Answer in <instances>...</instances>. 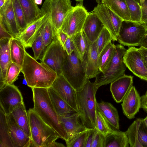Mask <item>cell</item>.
I'll return each mask as SVG.
<instances>
[{"instance_id": "obj_30", "label": "cell", "mask_w": 147, "mask_h": 147, "mask_svg": "<svg viewBox=\"0 0 147 147\" xmlns=\"http://www.w3.org/2000/svg\"><path fill=\"white\" fill-rule=\"evenodd\" d=\"M70 37L74 46V51L79 59L82 61L84 55L90 44L88 42L83 31Z\"/></svg>"}, {"instance_id": "obj_59", "label": "cell", "mask_w": 147, "mask_h": 147, "mask_svg": "<svg viewBox=\"0 0 147 147\" xmlns=\"http://www.w3.org/2000/svg\"><path fill=\"white\" fill-rule=\"evenodd\" d=\"M75 0L77 1L81 2V1H82L83 0Z\"/></svg>"}, {"instance_id": "obj_53", "label": "cell", "mask_w": 147, "mask_h": 147, "mask_svg": "<svg viewBox=\"0 0 147 147\" xmlns=\"http://www.w3.org/2000/svg\"><path fill=\"white\" fill-rule=\"evenodd\" d=\"M65 147L63 144L62 143L57 142L55 141L53 144L51 146V147Z\"/></svg>"}, {"instance_id": "obj_11", "label": "cell", "mask_w": 147, "mask_h": 147, "mask_svg": "<svg viewBox=\"0 0 147 147\" xmlns=\"http://www.w3.org/2000/svg\"><path fill=\"white\" fill-rule=\"evenodd\" d=\"M24 103L21 92L13 84L5 85L0 89V107L6 115Z\"/></svg>"}, {"instance_id": "obj_31", "label": "cell", "mask_w": 147, "mask_h": 147, "mask_svg": "<svg viewBox=\"0 0 147 147\" xmlns=\"http://www.w3.org/2000/svg\"><path fill=\"white\" fill-rule=\"evenodd\" d=\"M18 125L31 138V133L28 113L24 103L11 113Z\"/></svg>"}, {"instance_id": "obj_27", "label": "cell", "mask_w": 147, "mask_h": 147, "mask_svg": "<svg viewBox=\"0 0 147 147\" xmlns=\"http://www.w3.org/2000/svg\"><path fill=\"white\" fill-rule=\"evenodd\" d=\"M129 145L125 132L114 130L105 136L104 147H128Z\"/></svg>"}, {"instance_id": "obj_19", "label": "cell", "mask_w": 147, "mask_h": 147, "mask_svg": "<svg viewBox=\"0 0 147 147\" xmlns=\"http://www.w3.org/2000/svg\"><path fill=\"white\" fill-rule=\"evenodd\" d=\"M104 26L94 12L89 13L84 24L82 31L89 43L95 42Z\"/></svg>"}, {"instance_id": "obj_28", "label": "cell", "mask_w": 147, "mask_h": 147, "mask_svg": "<svg viewBox=\"0 0 147 147\" xmlns=\"http://www.w3.org/2000/svg\"><path fill=\"white\" fill-rule=\"evenodd\" d=\"M101 2L124 21H131L125 0H102Z\"/></svg>"}, {"instance_id": "obj_7", "label": "cell", "mask_w": 147, "mask_h": 147, "mask_svg": "<svg viewBox=\"0 0 147 147\" xmlns=\"http://www.w3.org/2000/svg\"><path fill=\"white\" fill-rule=\"evenodd\" d=\"M70 0H45L40 9L55 28L60 29L65 18L74 8Z\"/></svg>"}, {"instance_id": "obj_24", "label": "cell", "mask_w": 147, "mask_h": 147, "mask_svg": "<svg viewBox=\"0 0 147 147\" xmlns=\"http://www.w3.org/2000/svg\"><path fill=\"white\" fill-rule=\"evenodd\" d=\"M86 62V76L89 79L95 78L99 71L98 67L99 55L95 42L90 44L85 54Z\"/></svg>"}, {"instance_id": "obj_56", "label": "cell", "mask_w": 147, "mask_h": 147, "mask_svg": "<svg viewBox=\"0 0 147 147\" xmlns=\"http://www.w3.org/2000/svg\"><path fill=\"white\" fill-rule=\"evenodd\" d=\"M140 5L142 7L144 4L145 0H139Z\"/></svg>"}, {"instance_id": "obj_47", "label": "cell", "mask_w": 147, "mask_h": 147, "mask_svg": "<svg viewBox=\"0 0 147 147\" xmlns=\"http://www.w3.org/2000/svg\"><path fill=\"white\" fill-rule=\"evenodd\" d=\"M57 32L58 39L63 48L64 44L68 36L60 29L57 30Z\"/></svg>"}, {"instance_id": "obj_1", "label": "cell", "mask_w": 147, "mask_h": 147, "mask_svg": "<svg viewBox=\"0 0 147 147\" xmlns=\"http://www.w3.org/2000/svg\"><path fill=\"white\" fill-rule=\"evenodd\" d=\"M34 107L35 112L47 125L59 134L60 138L65 141L69 137L61 122L50 99L48 88H32Z\"/></svg>"}, {"instance_id": "obj_32", "label": "cell", "mask_w": 147, "mask_h": 147, "mask_svg": "<svg viewBox=\"0 0 147 147\" xmlns=\"http://www.w3.org/2000/svg\"><path fill=\"white\" fill-rule=\"evenodd\" d=\"M57 30L47 18L44 22L40 34L47 47L54 41L58 40Z\"/></svg>"}, {"instance_id": "obj_29", "label": "cell", "mask_w": 147, "mask_h": 147, "mask_svg": "<svg viewBox=\"0 0 147 147\" xmlns=\"http://www.w3.org/2000/svg\"><path fill=\"white\" fill-rule=\"evenodd\" d=\"M25 47L21 41L15 37L11 39L10 52L12 62L22 67L26 52Z\"/></svg>"}, {"instance_id": "obj_38", "label": "cell", "mask_w": 147, "mask_h": 147, "mask_svg": "<svg viewBox=\"0 0 147 147\" xmlns=\"http://www.w3.org/2000/svg\"><path fill=\"white\" fill-rule=\"evenodd\" d=\"M113 40V39L111 33L104 27L95 42L98 55L105 47Z\"/></svg>"}, {"instance_id": "obj_44", "label": "cell", "mask_w": 147, "mask_h": 147, "mask_svg": "<svg viewBox=\"0 0 147 147\" xmlns=\"http://www.w3.org/2000/svg\"><path fill=\"white\" fill-rule=\"evenodd\" d=\"M105 136L97 130L94 136L91 147H104Z\"/></svg>"}, {"instance_id": "obj_3", "label": "cell", "mask_w": 147, "mask_h": 147, "mask_svg": "<svg viewBox=\"0 0 147 147\" xmlns=\"http://www.w3.org/2000/svg\"><path fill=\"white\" fill-rule=\"evenodd\" d=\"M98 89L94 83L91 82L89 80L81 90L77 91L80 118L82 123L89 129H96V94Z\"/></svg>"}, {"instance_id": "obj_51", "label": "cell", "mask_w": 147, "mask_h": 147, "mask_svg": "<svg viewBox=\"0 0 147 147\" xmlns=\"http://www.w3.org/2000/svg\"><path fill=\"white\" fill-rule=\"evenodd\" d=\"M142 22L145 23L147 22V5H145L142 7Z\"/></svg>"}, {"instance_id": "obj_48", "label": "cell", "mask_w": 147, "mask_h": 147, "mask_svg": "<svg viewBox=\"0 0 147 147\" xmlns=\"http://www.w3.org/2000/svg\"><path fill=\"white\" fill-rule=\"evenodd\" d=\"M0 40L6 38H11L14 37L7 32L1 25H0Z\"/></svg>"}, {"instance_id": "obj_14", "label": "cell", "mask_w": 147, "mask_h": 147, "mask_svg": "<svg viewBox=\"0 0 147 147\" xmlns=\"http://www.w3.org/2000/svg\"><path fill=\"white\" fill-rule=\"evenodd\" d=\"M51 87L61 98L78 113L77 91L62 74L57 76Z\"/></svg>"}, {"instance_id": "obj_45", "label": "cell", "mask_w": 147, "mask_h": 147, "mask_svg": "<svg viewBox=\"0 0 147 147\" xmlns=\"http://www.w3.org/2000/svg\"><path fill=\"white\" fill-rule=\"evenodd\" d=\"M96 129H90L86 139L84 147H91L94 135L97 131Z\"/></svg>"}, {"instance_id": "obj_26", "label": "cell", "mask_w": 147, "mask_h": 147, "mask_svg": "<svg viewBox=\"0 0 147 147\" xmlns=\"http://www.w3.org/2000/svg\"><path fill=\"white\" fill-rule=\"evenodd\" d=\"M49 96L53 105L59 116H62L76 112L64 100L61 98L51 87L48 88Z\"/></svg>"}, {"instance_id": "obj_22", "label": "cell", "mask_w": 147, "mask_h": 147, "mask_svg": "<svg viewBox=\"0 0 147 147\" xmlns=\"http://www.w3.org/2000/svg\"><path fill=\"white\" fill-rule=\"evenodd\" d=\"M59 116L60 121L66 131L69 138L77 134L89 129L80 122L79 115L78 113Z\"/></svg>"}, {"instance_id": "obj_55", "label": "cell", "mask_w": 147, "mask_h": 147, "mask_svg": "<svg viewBox=\"0 0 147 147\" xmlns=\"http://www.w3.org/2000/svg\"><path fill=\"white\" fill-rule=\"evenodd\" d=\"M7 0H0V8L5 4Z\"/></svg>"}, {"instance_id": "obj_50", "label": "cell", "mask_w": 147, "mask_h": 147, "mask_svg": "<svg viewBox=\"0 0 147 147\" xmlns=\"http://www.w3.org/2000/svg\"><path fill=\"white\" fill-rule=\"evenodd\" d=\"M141 97V108L147 113V90L145 94Z\"/></svg>"}, {"instance_id": "obj_33", "label": "cell", "mask_w": 147, "mask_h": 147, "mask_svg": "<svg viewBox=\"0 0 147 147\" xmlns=\"http://www.w3.org/2000/svg\"><path fill=\"white\" fill-rule=\"evenodd\" d=\"M116 45L110 42L103 49L98 57L99 71L104 72L108 68L112 59L115 50Z\"/></svg>"}, {"instance_id": "obj_13", "label": "cell", "mask_w": 147, "mask_h": 147, "mask_svg": "<svg viewBox=\"0 0 147 147\" xmlns=\"http://www.w3.org/2000/svg\"><path fill=\"white\" fill-rule=\"evenodd\" d=\"M123 61L126 67L134 75L147 81V69L138 48L129 47L123 55Z\"/></svg>"}, {"instance_id": "obj_36", "label": "cell", "mask_w": 147, "mask_h": 147, "mask_svg": "<svg viewBox=\"0 0 147 147\" xmlns=\"http://www.w3.org/2000/svg\"><path fill=\"white\" fill-rule=\"evenodd\" d=\"M131 21L142 22V7L139 0H125Z\"/></svg>"}, {"instance_id": "obj_42", "label": "cell", "mask_w": 147, "mask_h": 147, "mask_svg": "<svg viewBox=\"0 0 147 147\" xmlns=\"http://www.w3.org/2000/svg\"><path fill=\"white\" fill-rule=\"evenodd\" d=\"M22 69L21 67L12 62L7 69L5 85L13 84L14 82L18 79Z\"/></svg>"}, {"instance_id": "obj_4", "label": "cell", "mask_w": 147, "mask_h": 147, "mask_svg": "<svg viewBox=\"0 0 147 147\" xmlns=\"http://www.w3.org/2000/svg\"><path fill=\"white\" fill-rule=\"evenodd\" d=\"M31 133V146L51 147L60 138L58 134L46 123L33 109L28 111Z\"/></svg>"}, {"instance_id": "obj_46", "label": "cell", "mask_w": 147, "mask_h": 147, "mask_svg": "<svg viewBox=\"0 0 147 147\" xmlns=\"http://www.w3.org/2000/svg\"><path fill=\"white\" fill-rule=\"evenodd\" d=\"M63 48L68 55H71L74 51V47L70 36L67 38L64 44Z\"/></svg>"}, {"instance_id": "obj_18", "label": "cell", "mask_w": 147, "mask_h": 147, "mask_svg": "<svg viewBox=\"0 0 147 147\" xmlns=\"http://www.w3.org/2000/svg\"><path fill=\"white\" fill-rule=\"evenodd\" d=\"M133 77L124 74L111 83L110 91L113 97L117 103L122 102L133 86Z\"/></svg>"}, {"instance_id": "obj_10", "label": "cell", "mask_w": 147, "mask_h": 147, "mask_svg": "<svg viewBox=\"0 0 147 147\" xmlns=\"http://www.w3.org/2000/svg\"><path fill=\"white\" fill-rule=\"evenodd\" d=\"M93 11L110 32L113 41H117L120 28L124 20L101 2L94 8Z\"/></svg>"}, {"instance_id": "obj_58", "label": "cell", "mask_w": 147, "mask_h": 147, "mask_svg": "<svg viewBox=\"0 0 147 147\" xmlns=\"http://www.w3.org/2000/svg\"><path fill=\"white\" fill-rule=\"evenodd\" d=\"M144 4L147 5V0H145Z\"/></svg>"}, {"instance_id": "obj_52", "label": "cell", "mask_w": 147, "mask_h": 147, "mask_svg": "<svg viewBox=\"0 0 147 147\" xmlns=\"http://www.w3.org/2000/svg\"><path fill=\"white\" fill-rule=\"evenodd\" d=\"M139 46H142L147 49V29L144 37L140 42Z\"/></svg>"}, {"instance_id": "obj_37", "label": "cell", "mask_w": 147, "mask_h": 147, "mask_svg": "<svg viewBox=\"0 0 147 147\" xmlns=\"http://www.w3.org/2000/svg\"><path fill=\"white\" fill-rule=\"evenodd\" d=\"M13 9L17 22L21 33L27 27L24 14L18 0H12Z\"/></svg>"}, {"instance_id": "obj_35", "label": "cell", "mask_w": 147, "mask_h": 147, "mask_svg": "<svg viewBox=\"0 0 147 147\" xmlns=\"http://www.w3.org/2000/svg\"><path fill=\"white\" fill-rule=\"evenodd\" d=\"M139 122V118H138L133 122L125 132L127 137L130 147H143L138 135Z\"/></svg>"}, {"instance_id": "obj_40", "label": "cell", "mask_w": 147, "mask_h": 147, "mask_svg": "<svg viewBox=\"0 0 147 147\" xmlns=\"http://www.w3.org/2000/svg\"><path fill=\"white\" fill-rule=\"evenodd\" d=\"M31 48L34 53L33 57L36 60H41L47 47L45 45L42 37L40 34L33 42Z\"/></svg>"}, {"instance_id": "obj_9", "label": "cell", "mask_w": 147, "mask_h": 147, "mask_svg": "<svg viewBox=\"0 0 147 147\" xmlns=\"http://www.w3.org/2000/svg\"><path fill=\"white\" fill-rule=\"evenodd\" d=\"M88 13L82 4L79 3L67 14L60 29L70 36L82 31Z\"/></svg>"}, {"instance_id": "obj_49", "label": "cell", "mask_w": 147, "mask_h": 147, "mask_svg": "<svg viewBox=\"0 0 147 147\" xmlns=\"http://www.w3.org/2000/svg\"><path fill=\"white\" fill-rule=\"evenodd\" d=\"M138 50L142 56L145 66L147 69V49L141 46L139 48H138Z\"/></svg>"}, {"instance_id": "obj_41", "label": "cell", "mask_w": 147, "mask_h": 147, "mask_svg": "<svg viewBox=\"0 0 147 147\" xmlns=\"http://www.w3.org/2000/svg\"><path fill=\"white\" fill-rule=\"evenodd\" d=\"M89 129L77 134L69 138L65 141L66 146L84 147L86 139Z\"/></svg>"}, {"instance_id": "obj_43", "label": "cell", "mask_w": 147, "mask_h": 147, "mask_svg": "<svg viewBox=\"0 0 147 147\" xmlns=\"http://www.w3.org/2000/svg\"><path fill=\"white\" fill-rule=\"evenodd\" d=\"M139 139L143 147H147V127L143 119L139 118L138 128Z\"/></svg>"}, {"instance_id": "obj_34", "label": "cell", "mask_w": 147, "mask_h": 147, "mask_svg": "<svg viewBox=\"0 0 147 147\" xmlns=\"http://www.w3.org/2000/svg\"><path fill=\"white\" fill-rule=\"evenodd\" d=\"M0 147H13L10 138L7 115L0 108Z\"/></svg>"}, {"instance_id": "obj_54", "label": "cell", "mask_w": 147, "mask_h": 147, "mask_svg": "<svg viewBox=\"0 0 147 147\" xmlns=\"http://www.w3.org/2000/svg\"><path fill=\"white\" fill-rule=\"evenodd\" d=\"M36 4L38 5H41L42 3V0H34Z\"/></svg>"}, {"instance_id": "obj_2", "label": "cell", "mask_w": 147, "mask_h": 147, "mask_svg": "<svg viewBox=\"0 0 147 147\" xmlns=\"http://www.w3.org/2000/svg\"><path fill=\"white\" fill-rule=\"evenodd\" d=\"M21 72L27 86L31 88H48L57 76L56 73L48 65L38 62L26 52Z\"/></svg>"}, {"instance_id": "obj_12", "label": "cell", "mask_w": 147, "mask_h": 147, "mask_svg": "<svg viewBox=\"0 0 147 147\" xmlns=\"http://www.w3.org/2000/svg\"><path fill=\"white\" fill-rule=\"evenodd\" d=\"M65 51L58 39L47 48L41 62L45 63L55 72L57 76L62 74V67Z\"/></svg>"}, {"instance_id": "obj_5", "label": "cell", "mask_w": 147, "mask_h": 147, "mask_svg": "<svg viewBox=\"0 0 147 147\" xmlns=\"http://www.w3.org/2000/svg\"><path fill=\"white\" fill-rule=\"evenodd\" d=\"M86 67L85 54L81 61L74 51L69 55L65 51L62 74L76 91L81 90L89 80L87 77Z\"/></svg>"}, {"instance_id": "obj_21", "label": "cell", "mask_w": 147, "mask_h": 147, "mask_svg": "<svg viewBox=\"0 0 147 147\" xmlns=\"http://www.w3.org/2000/svg\"><path fill=\"white\" fill-rule=\"evenodd\" d=\"M11 38L0 40V89L5 85L7 69L12 62L10 52Z\"/></svg>"}, {"instance_id": "obj_57", "label": "cell", "mask_w": 147, "mask_h": 147, "mask_svg": "<svg viewBox=\"0 0 147 147\" xmlns=\"http://www.w3.org/2000/svg\"><path fill=\"white\" fill-rule=\"evenodd\" d=\"M144 122L147 127V116L143 119Z\"/></svg>"}, {"instance_id": "obj_17", "label": "cell", "mask_w": 147, "mask_h": 147, "mask_svg": "<svg viewBox=\"0 0 147 147\" xmlns=\"http://www.w3.org/2000/svg\"><path fill=\"white\" fill-rule=\"evenodd\" d=\"M121 104L123 111L129 119L134 118L141 107V97L132 86L123 99Z\"/></svg>"}, {"instance_id": "obj_6", "label": "cell", "mask_w": 147, "mask_h": 147, "mask_svg": "<svg viewBox=\"0 0 147 147\" xmlns=\"http://www.w3.org/2000/svg\"><path fill=\"white\" fill-rule=\"evenodd\" d=\"M126 50L121 44L116 45L114 54L108 68L104 72L99 71L95 77L94 83L98 89L111 83L125 74L126 67L123 56Z\"/></svg>"}, {"instance_id": "obj_20", "label": "cell", "mask_w": 147, "mask_h": 147, "mask_svg": "<svg viewBox=\"0 0 147 147\" xmlns=\"http://www.w3.org/2000/svg\"><path fill=\"white\" fill-rule=\"evenodd\" d=\"M47 18L43 15L28 26L19 35L14 37L20 40L26 48L31 47L33 42L40 34L43 23Z\"/></svg>"}, {"instance_id": "obj_8", "label": "cell", "mask_w": 147, "mask_h": 147, "mask_svg": "<svg viewBox=\"0 0 147 147\" xmlns=\"http://www.w3.org/2000/svg\"><path fill=\"white\" fill-rule=\"evenodd\" d=\"M146 31V27L142 22L124 21L117 41L125 46H139Z\"/></svg>"}, {"instance_id": "obj_16", "label": "cell", "mask_w": 147, "mask_h": 147, "mask_svg": "<svg viewBox=\"0 0 147 147\" xmlns=\"http://www.w3.org/2000/svg\"><path fill=\"white\" fill-rule=\"evenodd\" d=\"M9 134L13 147H29L31 139L18 125L11 114L7 115Z\"/></svg>"}, {"instance_id": "obj_15", "label": "cell", "mask_w": 147, "mask_h": 147, "mask_svg": "<svg viewBox=\"0 0 147 147\" xmlns=\"http://www.w3.org/2000/svg\"><path fill=\"white\" fill-rule=\"evenodd\" d=\"M0 25L14 37L21 33L15 15L12 0H7L0 8Z\"/></svg>"}, {"instance_id": "obj_23", "label": "cell", "mask_w": 147, "mask_h": 147, "mask_svg": "<svg viewBox=\"0 0 147 147\" xmlns=\"http://www.w3.org/2000/svg\"><path fill=\"white\" fill-rule=\"evenodd\" d=\"M96 107L111 127L119 130V119L117 109L110 103L104 101L97 102Z\"/></svg>"}, {"instance_id": "obj_25", "label": "cell", "mask_w": 147, "mask_h": 147, "mask_svg": "<svg viewBox=\"0 0 147 147\" xmlns=\"http://www.w3.org/2000/svg\"><path fill=\"white\" fill-rule=\"evenodd\" d=\"M18 0L23 11L28 26L43 16L34 0Z\"/></svg>"}, {"instance_id": "obj_39", "label": "cell", "mask_w": 147, "mask_h": 147, "mask_svg": "<svg viewBox=\"0 0 147 147\" xmlns=\"http://www.w3.org/2000/svg\"><path fill=\"white\" fill-rule=\"evenodd\" d=\"M96 124L97 130L105 136L114 130L105 117L97 109L96 111Z\"/></svg>"}]
</instances>
